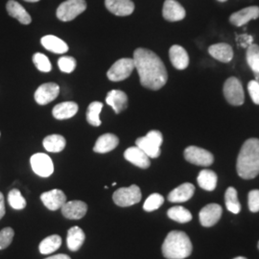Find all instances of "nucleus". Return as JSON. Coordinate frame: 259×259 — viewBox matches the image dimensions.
Here are the masks:
<instances>
[{"label":"nucleus","instance_id":"obj_27","mask_svg":"<svg viewBox=\"0 0 259 259\" xmlns=\"http://www.w3.org/2000/svg\"><path fill=\"white\" fill-rule=\"evenodd\" d=\"M84 239H85L84 232L79 227H72L68 230L66 243L69 250L77 251L83 246Z\"/></svg>","mask_w":259,"mask_h":259},{"label":"nucleus","instance_id":"obj_11","mask_svg":"<svg viewBox=\"0 0 259 259\" xmlns=\"http://www.w3.org/2000/svg\"><path fill=\"white\" fill-rule=\"evenodd\" d=\"M222 206L218 204H209L202 208L199 214L200 222L203 227L209 228L218 222L222 216Z\"/></svg>","mask_w":259,"mask_h":259},{"label":"nucleus","instance_id":"obj_14","mask_svg":"<svg viewBox=\"0 0 259 259\" xmlns=\"http://www.w3.org/2000/svg\"><path fill=\"white\" fill-rule=\"evenodd\" d=\"M162 16L167 21H180L185 18V10L176 0H165Z\"/></svg>","mask_w":259,"mask_h":259},{"label":"nucleus","instance_id":"obj_9","mask_svg":"<svg viewBox=\"0 0 259 259\" xmlns=\"http://www.w3.org/2000/svg\"><path fill=\"white\" fill-rule=\"evenodd\" d=\"M185 157L188 162L199 166H209L214 162V157L210 152L197 146L185 149Z\"/></svg>","mask_w":259,"mask_h":259},{"label":"nucleus","instance_id":"obj_41","mask_svg":"<svg viewBox=\"0 0 259 259\" xmlns=\"http://www.w3.org/2000/svg\"><path fill=\"white\" fill-rule=\"evenodd\" d=\"M248 91L250 98L255 105H259V83L256 80H252L248 83Z\"/></svg>","mask_w":259,"mask_h":259},{"label":"nucleus","instance_id":"obj_12","mask_svg":"<svg viewBox=\"0 0 259 259\" xmlns=\"http://www.w3.org/2000/svg\"><path fill=\"white\" fill-rule=\"evenodd\" d=\"M60 93V87L55 83H47L38 87L35 93V100L38 105H47L54 101Z\"/></svg>","mask_w":259,"mask_h":259},{"label":"nucleus","instance_id":"obj_1","mask_svg":"<svg viewBox=\"0 0 259 259\" xmlns=\"http://www.w3.org/2000/svg\"><path fill=\"white\" fill-rule=\"evenodd\" d=\"M135 66L139 72L140 83L152 91L160 90L168 80L166 67L158 56L146 48L134 52Z\"/></svg>","mask_w":259,"mask_h":259},{"label":"nucleus","instance_id":"obj_34","mask_svg":"<svg viewBox=\"0 0 259 259\" xmlns=\"http://www.w3.org/2000/svg\"><path fill=\"white\" fill-rule=\"evenodd\" d=\"M103 104L101 102H93L88 108L87 111V120L94 127L101 125L100 112L102 111Z\"/></svg>","mask_w":259,"mask_h":259},{"label":"nucleus","instance_id":"obj_43","mask_svg":"<svg viewBox=\"0 0 259 259\" xmlns=\"http://www.w3.org/2000/svg\"><path fill=\"white\" fill-rule=\"evenodd\" d=\"M46 259H71L68 255L66 254H56L53 256H50V257H47Z\"/></svg>","mask_w":259,"mask_h":259},{"label":"nucleus","instance_id":"obj_15","mask_svg":"<svg viewBox=\"0 0 259 259\" xmlns=\"http://www.w3.org/2000/svg\"><path fill=\"white\" fill-rule=\"evenodd\" d=\"M259 18V7L250 6L233 13L230 17V21L234 26H243L252 19Z\"/></svg>","mask_w":259,"mask_h":259},{"label":"nucleus","instance_id":"obj_42","mask_svg":"<svg viewBox=\"0 0 259 259\" xmlns=\"http://www.w3.org/2000/svg\"><path fill=\"white\" fill-rule=\"evenodd\" d=\"M5 215V203H4V196L0 192V220Z\"/></svg>","mask_w":259,"mask_h":259},{"label":"nucleus","instance_id":"obj_32","mask_svg":"<svg viewBox=\"0 0 259 259\" xmlns=\"http://www.w3.org/2000/svg\"><path fill=\"white\" fill-rule=\"evenodd\" d=\"M225 203L227 209L233 214L240 212L241 204L238 200L237 190L234 187H229L225 194Z\"/></svg>","mask_w":259,"mask_h":259},{"label":"nucleus","instance_id":"obj_5","mask_svg":"<svg viewBox=\"0 0 259 259\" xmlns=\"http://www.w3.org/2000/svg\"><path fill=\"white\" fill-rule=\"evenodd\" d=\"M223 93L226 100L232 106H241L245 101V93L240 81L235 78H229L225 83Z\"/></svg>","mask_w":259,"mask_h":259},{"label":"nucleus","instance_id":"obj_17","mask_svg":"<svg viewBox=\"0 0 259 259\" xmlns=\"http://www.w3.org/2000/svg\"><path fill=\"white\" fill-rule=\"evenodd\" d=\"M88 211V205L82 201L66 202L62 206V213L65 218L70 220L82 219Z\"/></svg>","mask_w":259,"mask_h":259},{"label":"nucleus","instance_id":"obj_6","mask_svg":"<svg viewBox=\"0 0 259 259\" xmlns=\"http://www.w3.org/2000/svg\"><path fill=\"white\" fill-rule=\"evenodd\" d=\"M87 9L84 0H66L57 9V18L62 21H70Z\"/></svg>","mask_w":259,"mask_h":259},{"label":"nucleus","instance_id":"obj_38","mask_svg":"<svg viewBox=\"0 0 259 259\" xmlns=\"http://www.w3.org/2000/svg\"><path fill=\"white\" fill-rule=\"evenodd\" d=\"M76 60L72 57L69 56H65L59 59L58 61V65L61 71L65 73H71L76 67Z\"/></svg>","mask_w":259,"mask_h":259},{"label":"nucleus","instance_id":"obj_13","mask_svg":"<svg viewBox=\"0 0 259 259\" xmlns=\"http://www.w3.org/2000/svg\"><path fill=\"white\" fill-rule=\"evenodd\" d=\"M40 200L50 210H58L66 203V196L60 189H53L42 193Z\"/></svg>","mask_w":259,"mask_h":259},{"label":"nucleus","instance_id":"obj_7","mask_svg":"<svg viewBox=\"0 0 259 259\" xmlns=\"http://www.w3.org/2000/svg\"><path fill=\"white\" fill-rule=\"evenodd\" d=\"M141 191L138 185H131L130 187H122L117 189L112 196L113 202L117 205L126 207L138 204L141 200Z\"/></svg>","mask_w":259,"mask_h":259},{"label":"nucleus","instance_id":"obj_2","mask_svg":"<svg viewBox=\"0 0 259 259\" xmlns=\"http://www.w3.org/2000/svg\"><path fill=\"white\" fill-rule=\"evenodd\" d=\"M238 175L245 180H251L259 175V139L246 140L237 158Z\"/></svg>","mask_w":259,"mask_h":259},{"label":"nucleus","instance_id":"obj_10","mask_svg":"<svg viewBox=\"0 0 259 259\" xmlns=\"http://www.w3.org/2000/svg\"><path fill=\"white\" fill-rule=\"evenodd\" d=\"M31 166L33 171L37 174V176L47 178L51 176L54 172V165L52 159L47 154L37 153L32 156L31 159Z\"/></svg>","mask_w":259,"mask_h":259},{"label":"nucleus","instance_id":"obj_21","mask_svg":"<svg viewBox=\"0 0 259 259\" xmlns=\"http://www.w3.org/2000/svg\"><path fill=\"white\" fill-rule=\"evenodd\" d=\"M169 57L171 64L179 70L185 69L189 65V57L184 47L173 46L169 50Z\"/></svg>","mask_w":259,"mask_h":259},{"label":"nucleus","instance_id":"obj_3","mask_svg":"<svg viewBox=\"0 0 259 259\" xmlns=\"http://www.w3.org/2000/svg\"><path fill=\"white\" fill-rule=\"evenodd\" d=\"M192 252V243L184 232H169L162 244V254L167 259H185Z\"/></svg>","mask_w":259,"mask_h":259},{"label":"nucleus","instance_id":"obj_39","mask_svg":"<svg viewBox=\"0 0 259 259\" xmlns=\"http://www.w3.org/2000/svg\"><path fill=\"white\" fill-rule=\"evenodd\" d=\"M15 232L12 228H5L0 231V250H4L9 247L14 238Z\"/></svg>","mask_w":259,"mask_h":259},{"label":"nucleus","instance_id":"obj_44","mask_svg":"<svg viewBox=\"0 0 259 259\" xmlns=\"http://www.w3.org/2000/svg\"><path fill=\"white\" fill-rule=\"evenodd\" d=\"M24 1H26V2H37L39 0H24Z\"/></svg>","mask_w":259,"mask_h":259},{"label":"nucleus","instance_id":"obj_20","mask_svg":"<svg viewBox=\"0 0 259 259\" xmlns=\"http://www.w3.org/2000/svg\"><path fill=\"white\" fill-rule=\"evenodd\" d=\"M106 102L111 106L115 113H120L128 107V96L124 92L112 90L107 94Z\"/></svg>","mask_w":259,"mask_h":259},{"label":"nucleus","instance_id":"obj_33","mask_svg":"<svg viewBox=\"0 0 259 259\" xmlns=\"http://www.w3.org/2000/svg\"><path fill=\"white\" fill-rule=\"evenodd\" d=\"M167 215L170 219L178 223H187L192 220V214L184 206H174L171 207Z\"/></svg>","mask_w":259,"mask_h":259},{"label":"nucleus","instance_id":"obj_37","mask_svg":"<svg viewBox=\"0 0 259 259\" xmlns=\"http://www.w3.org/2000/svg\"><path fill=\"white\" fill-rule=\"evenodd\" d=\"M33 62L37 69L41 72H49L52 69V65L49 59L42 53H36L33 56Z\"/></svg>","mask_w":259,"mask_h":259},{"label":"nucleus","instance_id":"obj_18","mask_svg":"<svg viewBox=\"0 0 259 259\" xmlns=\"http://www.w3.org/2000/svg\"><path fill=\"white\" fill-rule=\"evenodd\" d=\"M124 157L131 163L142 169H147L151 165L150 157L138 146L127 149L124 153Z\"/></svg>","mask_w":259,"mask_h":259},{"label":"nucleus","instance_id":"obj_36","mask_svg":"<svg viewBox=\"0 0 259 259\" xmlns=\"http://www.w3.org/2000/svg\"><path fill=\"white\" fill-rule=\"evenodd\" d=\"M164 203V198L163 196L157 193L150 195L147 200L145 201L144 205H143V209L147 212H151L154 210H157V208H159L162 204Z\"/></svg>","mask_w":259,"mask_h":259},{"label":"nucleus","instance_id":"obj_19","mask_svg":"<svg viewBox=\"0 0 259 259\" xmlns=\"http://www.w3.org/2000/svg\"><path fill=\"white\" fill-rule=\"evenodd\" d=\"M195 186L192 184L185 183L178 186L168 195V201L171 203H184L192 198L194 195Z\"/></svg>","mask_w":259,"mask_h":259},{"label":"nucleus","instance_id":"obj_22","mask_svg":"<svg viewBox=\"0 0 259 259\" xmlns=\"http://www.w3.org/2000/svg\"><path fill=\"white\" fill-rule=\"evenodd\" d=\"M119 144V139L113 134H105L96 140L93 151L99 154H106L116 148Z\"/></svg>","mask_w":259,"mask_h":259},{"label":"nucleus","instance_id":"obj_28","mask_svg":"<svg viewBox=\"0 0 259 259\" xmlns=\"http://www.w3.org/2000/svg\"><path fill=\"white\" fill-rule=\"evenodd\" d=\"M197 182L201 188H203L206 191H212L216 188L218 177L216 175V173L211 170L204 169L202 170L198 175Z\"/></svg>","mask_w":259,"mask_h":259},{"label":"nucleus","instance_id":"obj_40","mask_svg":"<svg viewBox=\"0 0 259 259\" xmlns=\"http://www.w3.org/2000/svg\"><path fill=\"white\" fill-rule=\"evenodd\" d=\"M249 209L251 212L255 213L259 211V190H251L248 197Z\"/></svg>","mask_w":259,"mask_h":259},{"label":"nucleus","instance_id":"obj_35","mask_svg":"<svg viewBox=\"0 0 259 259\" xmlns=\"http://www.w3.org/2000/svg\"><path fill=\"white\" fill-rule=\"evenodd\" d=\"M8 202L14 209L20 210L26 206V201L19 189H13L10 191L8 195Z\"/></svg>","mask_w":259,"mask_h":259},{"label":"nucleus","instance_id":"obj_8","mask_svg":"<svg viewBox=\"0 0 259 259\" xmlns=\"http://www.w3.org/2000/svg\"><path fill=\"white\" fill-rule=\"evenodd\" d=\"M136 68L134 59L123 58L111 65L108 71V78L112 82H119L127 79Z\"/></svg>","mask_w":259,"mask_h":259},{"label":"nucleus","instance_id":"obj_24","mask_svg":"<svg viewBox=\"0 0 259 259\" xmlns=\"http://www.w3.org/2000/svg\"><path fill=\"white\" fill-rule=\"evenodd\" d=\"M6 9L10 16L14 19H18L20 23L25 25L31 23L32 19L30 15L28 14L27 11L19 4V2L15 0H9L6 5Z\"/></svg>","mask_w":259,"mask_h":259},{"label":"nucleus","instance_id":"obj_47","mask_svg":"<svg viewBox=\"0 0 259 259\" xmlns=\"http://www.w3.org/2000/svg\"><path fill=\"white\" fill-rule=\"evenodd\" d=\"M257 247H258V249H259V242H258V245H257Z\"/></svg>","mask_w":259,"mask_h":259},{"label":"nucleus","instance_id":"obj_31","mask_svg":"<svg viewBox=\"0 0 259 259\" xmlns=\"http://www.w3.org/2000/svg\"><path fill=\"white\" fill-rule=\"evenodd\" d=\"M62 245V238L61 236L54 234L47 236L39 244V251L41 254H50L58 250Z\"/></svg>","mask_w":259,"mask_h":259},{"label":"nucleus","instance_id":"obj_4","mask_svg":"<svg viewBox=\"0 0 259 259\" xmlns=\"http://www.w3.org/2000/svg\"><path fill=\"white\" fill-rule=\"evenodd\" d=\"M163 142L162 135L159 131H151L146 137L137 139L136 144L150 158H157L160 156V146Z\"/></svg>","mask_w":259,"mask_h":259},{"label":"nucleus","instance_id":"obj_16","mask_svg":"<svg viewBox=\"0 0 259 259\" xmlns=\"http://www.w3.org/2000/svg\"><path fill=\"white\" fill-rule=\"evenodd\" d=\"M106 8L118 17H126L133 14L135 4L132 0H105Z\"/></svg>","mask_w":259,"mask_h":259},{"label":"nucleus","instance_id":"obj_29","mask_svg":"<svg viewBox=\"0 0 259 259\" xmlns=\"http://www.w3.org/2000/svg\"><path fill=\"white\" fill-rule=\"evenodd\" d=\"M66 141L61 135H51L44 139V147L48 152L59 153L65 148Z\"/></svg>","mask_w":259,"mask_h":259},{"label":"nucleus","instance_id":"obj_23","mask_svg":"<svg viewBox=\"0 0 259 259\" xmlns=\"http://www.w3.org/2000/svg\"><path fill=\"white\" fill-rule=\"evenodd\" d=\"M208 53L213 58L221 63H230L233 58V50L232 47L228 44H216L208 48Z\"/></svg>","mask_w":259,"mask_h":259},{"label":"nucleus","instance_id":"obj_45","mask_svg":"<svg viewBox=\"0 0 259 259\" xmlns=\"http://www.w3.org/2000/svg\"><path fill=\"white\" fill-rule=\"evenodd\" d=\"M233 259H247L246 257H243V256H238V257H235V258Z\"/></svg>","mask_w":259,"mask_h":259},{"label":"nucleus","instance_id":"obj_30","mask_svg":"<svg viewBox=\"0 0 259 259\" xmlns=\"http://www.w3.org/2000/svg\"><path fill=\"white\" fill-rule=\"evenodd\" d=\"M247 63L259 83V46L251 44L247 50Z\"/></svg>","mask_w":259,"mask_h":259},{"label":"nucleus","instance_id":"obj_46","mask_svg":"<svg viewBox=\"0 0 259 259\" xmlns=\"http://www.w3.org/2000/svg\"><path fill=\"white\" fill-rule=\"evenodd\" d=\"M217 1H219V2H226V1H228V0H217Z\"/></svg>","mask_w":259,"mask_h":259},{"label":"nucleus","instance_id":"obj_25","mask_svg":"<svg viewBox=\"0 0 259 259\" xmlns=\"http://www.w3.org/2000/svg\"><path fill=\"white\" fill-rule=\"evenodd\" d=\"M78 105L75 102H63L58 104L53 109V116L56 119L64 120L73 117L78 111Z\"/></svg>","mask_w":259,"mask_h":259},{"label":"nucleus","instance_id":"obj_26","mask_svg":"<svg viewBox=\"0 0 259 259\" xmlns=\"http://www.w3.org/2000/svg\"><path fill=\"white\" fill-rule=\"evenodd\" d=\"M41 45L47 50L56 54H64L68 51V47L60 37L48 35L41 38Z\"/></svg>","mask_w":259,"mask_h":259}]
</instances>
